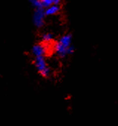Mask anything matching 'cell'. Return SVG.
<instances>
[{"instance_id": "cell-1", "label": "cell", "mask_w": 118, "mask_h": 126, "mask_svg": "<svg viewBox=\"0 0 118 126\" xmlns=\"http://www.w3.org/2000/svg\"><path fill=\"white\" fill-rule=\"evenodd\" d=\"M34 63L38 73L44 78H47L50 76V68L45 61V56H36L34 59Z\"/></svg>"}, {"instance_id": "cell-8", "label": "cell", "mask_w": 118, "mask_h": 126, "mask_svg": "<svg viewBox=\"0 0 118 126\" xmlns=\"http://www.w3.org/2000/svg\"><path fill=\"white\" fill-rule=\"evenodd\" d=\"M31 5L36 9V8H44L42 5L41 0H30Z\"/></svg>"}, {"instance_id": "cell-4", "label": "cell", "mask_w": 118, "mask_h": 126, "mask_svg": "<svg viewBox=\"0 0 118 126\" xmlns=\"http://www.w3.org/2000/svg\"><path fill=\"white\" fill-rule=\"evenodd\" d=\"M32 53L33 55L36 56H42L46 54L47 53V47L45 45V44H36L33 46L32 47Z\"/></svg>"}, {"instance_id": "cell-5", "label": "cell", "mask_w": 118, "mask_h": 126, "mask_svg": "<svg viewBox=\"0 0 118 126\" xmlns=\"http://www.w3.org/2000/svg\"><path fill=\"white\" fill-rule=\"evenodd\" d=\"M59 42H60L63 45H64L66 47H70L71 45V42H72V36L71 34H65L63 36H62L60 39L58 40Z\"/></svg>"}, {"instance_id": "cell-2", "label": "cell", "mask_w": 118, "mask_h": 126, "mask_svg": "<svg viewBox=\"0 0 118 126\" xmlns=\"http://www.w3.org/2000/svg\"><path fill=\"white\" fill-rule=\"evenodd\" d=\"M45 8H36L33 14V22L36 28H42L44 25V19L45 16Z\"/></svg>"}, {"instance_id": "cell-3", "label": "cell", "mask_w": 118, "mask_h": 126, "mask_svg": "<svg viewBox=\"0 0 118 126\" xmlns=\"http://www.w3.org/2000/svg\"><path fill=\"white\" fill-rule=\"evenodd\" d=\"M68 47H66L59 41L55 42L53 47V49L55 53L60 58H64L65 56L68 55Z\"/></svg>"}, {"instance_id": "cell-10", "label": "cell", "mask_w": 118, "mask_h": 126, "mask_svg": "<svg viewBox=\"0 0 118 126\" xmlns=\"http://www.w3.org/2000/svg\"><path fill=\"white\" fill-rule=\"evenodd\" d=\"M61 0H53V5H59L60 3Z\"/></svg>"}, {"instance_id": "cell-6", "label": "cell", "mask_w": 118, "mask_h": 126, "mask_svg": "<svg viewBox=\"0 0 118 126\" xmlns=\"http://www.w3.org/2000/svg\"><path fill=\"white\" fill-rule=\"evenodd\" d=\"M60 9V8L59 5H52L50 7L45 8V14L46 16H52L58 13Z\"/></svg>"}, {"instance_id": "cell-9", "label": "cell", "mask_w": 118, "mask_h": 126, "mask_svg": "<svg viewBox=\"0 0 118 126\" xmlns=\"http://www.w3.org/2000/svg\"><path fill=\"white\" fill-rule=\"evenodd\" d=\"M42 5L44 8H47L53 5V0H41Z\"/></svg>"}, {"instance_id": "cell-7", "label": "cell", "mask_w": 118, "mask_h": 126, "mask_svg": "<svg viewBox=\"0 0 118 126\" xmlns=\"http://www.w3.org/2000/svg\"><path fill=\"white\" fill-rule=\"evenodd\" d=\"M53 39V35L51 33H45L42 36V40L45 44H50Z\"/></svg>"}]
</instances>
